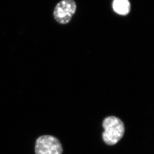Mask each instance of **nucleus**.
<instances>
[{"label": "nucleus", "instance_id": "f257e3e1", "mask_svg": "<svg viewBox=\"0 0 154 154\" xmlns=\"http://www.w3.org/2000/svg\"><path fill=\"white\" fill-rule=\"evenodd\" d=\"M102 126L104 129L102 138L107 145H115L123 137L125 126L119 118L113 116L107 117L103 120Z\"/></svg>", "mask_w": 154, "mask_h": 154}, {"label": "nucleus", "instance_id": "f03ea898", "mask_svg": "<svg viewBox=\"0 0 154 154\" xmlns=\"http://www.w3.org/2000/svg\"><path fill=\"white\" fill-rule=\"evenodd\" d=\"M63 152L61 143L52 136H42L36 140L35 154H62Z\"/></svg>", "mask_w": 154, "mask_h": 154}, {"label": "nucleus", "instance_id": "7ed1b4c3", "mask_svg": "<svg viewBox=\"0 0 154 154\" xmlns=\"http://www.w3.org/2000/svg\"><path fill=\"white\" fill-rule=\"evenodd\" d=\"M76 10L74 0H62L55 6L54 16L57 22L60 24H67L70 21Z\"/></svg>", "mask_w": 154, "mask_h": 154}, {"label": "nucleus", "instance_id": "20e7f679", "mask_svg": "<svg viewBox=\"0 0 154 154\" xmlns=\"http://www.w3.org/2000/svg\"><path fill=\"white\" fill-rule=\"evenodd\" d=\"M112 7L114 11L120 15H127L131 9L129 0H114Z\"/></svg>", "mask_w": 154, "mask_h": 154}]
</instances>
